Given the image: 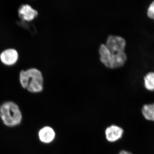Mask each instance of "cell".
Segmentation results:
<instances>
[{"label":"cell","mask_w":154,"mask_h":154,"mask_svg":"<svg viewBox=\"0 0 154 154\" xmlns=\"http://www.w3.org/2000/svg\"><path fill=\"white\" fill-rule=\"evenodd\" d=\"M126 40L121 36L110 35L106 45H103L99 49L100 60L105 65L113 67L118 65L123 59Z\"/></svg>","instance_id":"1"},{"label":"cell","mask_w":154,"mask_h":154,"mask_svg":"<svg viewBox=\"0 0 154 154\" xmlns=\"http://www.w3.org/2000/svg\"><path fill=\"white\" fill-rule=\"evenodd\" d=\"M0 119L8 127L19 126L23 120V114L18 104L13 101H6L0 105Z\"/></svg>","instance_id":"2"},{"label":"cell","mask_w":154,"mask_h":154,"mask_svg":"<svg viewBox=\"0 0 154 154\" xmlns=\"http://www.w3.org/2000/svg\"><path fill=\"white\" fill-rule=\"evenodd\" d=\"M22 88L31 93H40L43 90L44 80L41 72L36 68L22 70L19 75Z\"/></svg>","instance_id":"3"},{"label":"cell","mask_w":154,"mask_h":154,"mask_svg":"<svg viewBox=\"0 0 154 154\" xmlns=\"http://www.w3.org/2000/svg\"><path fill=\"white\" fill-rule=\"evenodd\" d=\"M56 133L52 127L46 125L42 127L38 132V140L42 143L49 144L55 140Z\"/></svg>","instance_id":"4"},{"label":"cell","mask_w":154,"mask_h":154,"mask_svg":"<svg viewBox=\"0 0 154 154\" xmlns=\"http://www.w3.org/2000/svg\"><path fill=\"white\" fill-rule=\"evenodd\" d=\"M124 134V130L121 127L112 125L105 129V134L106 140L110 143H115L121 139Z\"/></svg>","instance_id":"5"},{"label":"cell","mask_w":154,"mask_h":154,"mask_svg":"<svg viewBox=\"0 0 154 154\" xmlns=\"http://www.w3.org/2000/svg\"><path fill=\"white\" fill-rule=\"evenodd\" d=\"M19 54L16 50L9 48L3 51L0 55V59L4 64L13 65L18 60Z\"/></svg>","instance_id":"6"},{"label":"cell","mask_w":154,"mask_h":154,"mask_svg":"<svg viewBox=\"0 0 154 154\" xmlns=\"http://www.w3.org/2000/svg\"><path fill=\"white\" fill-rule=\"evenodd\" d=\"M20 17L25 21H31L38 15V12L28 5H23L19 10Z\"/></svg>","instance_id":"7"},{"label":"cell","mask_w":154,"mask_h":154,"mask_svg":"<svg viewBox=\"0 0 154 154\" xmlns=\"http://www.w3.org/2000/svg\"><path fill=\"white\" fill-rule=\"evenodd\" d=\"M142 114L146 120L154 122V102L144 105L142 108Z\"/></svg>","instance_id":"8"},{"label":"cell","mask_w":154,"mask_h":154,"mask_svg":"<svg viewBox=\"0 0 154 154\" xmlns=\"http://www.w3.org/2000/svg\"><path fill=\"white\" fill-rule=\"evenodd\" d=\"M143 85L146 90L154 91V71L148 72L143 78Z\"/></svg>","instance_id":"9"},{"label":"cell","mask_w":154,"mask_h":154,"mask_svg":"<svg viewBox=\"0 0 154 154\" xmlns=\"http://www.w3.org/2000/svg\"><path fill=\"white\" fill-rule=\"evenodd\" d=\"M146 14L149 19L152 20L154 17V1L150 3L148 7Z\"/></svg>","instance_id":"10"},{"label":"cell","mask_w":154,"mask_h":154,"mask_svg":"<svg viewBox=\"0 0 154 154\" xmlns=\"http://www.w3.org/2000/svg\"><path fill=\"white\" fill-rule=\"evenodd\" d=\"M118 154H133L131 152H130L126 150H122L119 152V153Z\"/></svg>","instance_id":"11"},{"label":"cell","mask_w":154,"mask_h":154,"mask_svg":"<svg viewBox=\"0 0 154 154\" xmlns=\"http://www.w3.org/2000/svg\"><path fill=\"white\" fill-rule=\"evenodd\" d=\"M152 20H154V17L153 19Z\"/></svg>","instance_id":"12"}]
</instances>
